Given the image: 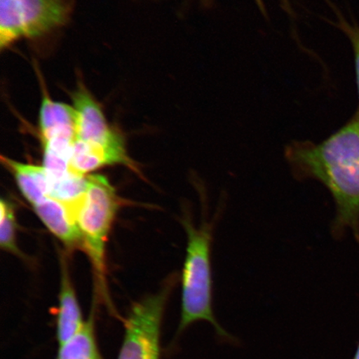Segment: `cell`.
Returning a JSON list of instances; mask_svg holds the SVG:
<instances>
[{"label": "cell", "mask_w": 359, "mask_h": 359, "mask_svg": "<svg viewBox=\"0 0 359 359\" xmlns=\"http://www.w3.org/2000/svg\"><path fill=\"white\" fill-rule=\"evenodd\" d=\"M286 160L299 180H316L331 193L334 234L351 229L359 238V114L325 141L294 142Z\"/></svg>", "instance_id": "cell-1"}, {"label": "cell", "mask_w": 359, "mask_h": 359, "mask_svg": "<svg viewBox=\"0 0 359 359\" xmlns=\"http://www.w3.org/2000/svg\"><path fill=\"white\" fill-rule=\"evenodd\" d=\"M187 235L185 263L182 276V311L179 332L198 321L214 327L219 338L233 341V337L219 324L213 309L212 245L215 221H202L196 226L185 213L182 219Z\"/></svg>", "instance_id": "cell-2"}, {"label": "cell", "mask_w": 359, "mask_h": 359, "mask_svg": "<svg viewBox=\"0 0 359 359\" xmlns=\"http://www.w3.org/2000/svg\"><path fill=\"white\" fill-rule=\"evenodd\" d=\"M118 208L114 188L101 175L88 177L82 198L70 208L82 236L83 248L100 277L105 273L106 241Z\"/></svg>", "instance_id": "cell-3"}, {"label": "cell", "mask_w": 359, "mask_h": 359, "mask_svg": "<svg viewBox=\"0 0 359 359\" xmlns=\"http://www.w3.org/2000/svg\"><path fill=\"white\" fill-rule=\"evenodd\" d=\"M75 0H0V48L55 32L69 22Z\"/></svg>", "instance_id": "cell-4"}, {"label": "cell", "mask_w": 359, "mask_h": 359, "mask_svg": "<svg viewBox=\"0 0 359 359\" xmlns=\"http://www.w3.org/2000/svg\"><path fill=\"white\" fill-rule=\"evenodd\" d=\"M43 165L50 182L69 172V161L75 142L74 111L72 105L53 100L43 91L39 115Z\"/></svg>", "instance_id": "cell-5"}, {"label": "cell", "mask_w": 359, "mask_h": 359, "mask_svg": "<svg viewBox=\"0 0 359 359\" xmlns=\"http://www.w3.org/2000/svg\"><path fill=\"white\" fill-rule=\"evenodd\" d=\"M172 284L135 304L126 322L118 359H160L161 325Z\"/></svg>", "instance_id": "cell-6"}, {"label": "cell", "mask_w": 359, "mask_h": 359, "mask_svg": "<svg viewBox=\"0 0 359 359\" xmlns=\"http://www.w3.org/2000/svg\"><path fill=\"white\" fill-rule=\"evenodd\" d=\"M74 111L75 140L103 146L125 144L122 135L107 122L104 111L82 82L71 94Z\"/></svg>", "instance_id": "cell-7"}, {"label": "cell", "mask_w": 359, "mask_h": 359, "mask_svg": "<svg viewBox=\"0 0 359 359\" xmlns=\"http://www.w3.org/2000/svg\"><path fill=\"white\" fill-rule=\"evenodd\" d=\"M114 164L133 165L125 144L103 146L75 140L69 161L72 172L85 177L93 170Z\"/></svg>", "instance_id": "cell-8"}, {"label": "cell", "mask_w": 359, "mask_h": 359, "mask_svg": "<svg viewBox=\"0 0 359 359\" xmlns=\"http://www.w3.org/2000/svg\"><path fill=\"white\" fill-rule=\"evenodd\" d=\"M33 208L45 226L67 246L83 247L82 236L69 206L48 196Z\"/></svg>", "instance_id": "cell-9"}, {"label": "cell", "mask_w": 359, "mask_h": 359, "mask_svg": "<svg viewBox=\"0 0 359 359\" xmlns=\"http://www.w3.org/2000/svg\"><path fill=\"white\" fill-rule=\"evenodd\" d=\"M1 161L13 174L22 196L29 203L34 205L50 196V179L43 165L19 163L4 156Z\"/></svg>", "instance_id": "cell-10"}, {"label": "cell", "mask_w": 359, "mask_h": 359, "mask_svg": "<svg viewBox=\"0 0 359 359\" xmlns=\"http://www.w3.org/2000/svg\"><path fill=\"white\" fill-rule=\"evenodd\" d=\"M82 312L67 269L62 267L60 305L57 317V337L60 344L79 333L85 325Z\"/></svg>", "instance_id": "cell-11"}, {"label": "cell", "mask_w": 359, "mask_h": 359, "mask_svg": "<svg viewBox=\"0 0 359 359\" xmlns=\"http://www.w3.org/2000/svg\"><path fill=\"white\" fill-rule=\"evenodd\" d=\"M57 359H102L91 320L73 338L60 344Z\"/></svg>", "instance_id": "cell-12"}, {"label": "cell", "mask_w": 359, "mask_h": 359, "mask_svg": "<svg viewBox=\"0 0 359 359\" xmlns=\"http://www.w3.org/2000/svg\"><path fill=\"white\" fill-rule=\"evenodd\" d=\"M0 212V245L8 252L17 253L15 209L10 201L2 199Z\"/></svg>", "instance_id": "cell-13"}, {"label": "cell", "mask_w": 359, "mask_h": 359, "mask_svg": "<svg viewBox=\"0 0 359 359\" xmlns=\"http://www.w3.org/2000/svg\"><path fill=\"white\" fill-rule=\"evenodd\" d=\"M334 25L339 27V28L343 31L352 44L354 60H355L356 78L359 97V28L356 25L349 24L348 22L339 16L338 20H337V22H334Z\"/></svg>", "instance_id": "cell-14"}, {"label": "cell", "mask_w": 359, "mask_h": 359, "mask_svg": "<svg viewBox=\"0 0 359 359\" xmlns=\"http://www.w3.org/2000/svg\"><path fill=\"white\" fill-rule=\"evenodd\" d=\"M283 8H285V11L289 13V15H292L291 7L290 6L289 0H280Z\"/></svg>", "instance_id": "cell-15"}, {"label": "cell", "mask_w": 359, "mask_h": 359, "mask_svg": "<svg viewBox=\"0 0 359 359\" xmlns=\"http://www.w3.org/2000/svg\"><path fill=\"white\" fill-rule=\"evenodd\" d=\"M353 359H359V344L358 345V348H357L355 354H354Z\"/></svg>", "instance_id": "cell-16"}, {"label": "cell", "mask_w": 359, "mask_h": 359, "mask_svg": "<svg viewBox=\"0 0 359 359\" xmlns=\"http://www.w3.org/2000/svg\"><path fill=\"white\" fill-rule=\"evenodd\" d=\"M212 0H202V2L204 3L205 6H209L210 4H212Z\"/></svg>", "instance_id": "cell-17"}]
</instances>
